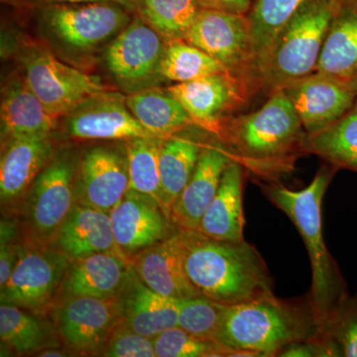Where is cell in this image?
Masks as SVG:
<instances>
[{"instance_id":"9a60e30c","label":"cell","mask_w":357,"mask_h":357,"mask_svg":"<svg viewBox=\"0 0 357 357\" xmlns=\"http://www.w3.org/2000/svg\"><path fill=\"white\" fill-rule=\"evenodd\" d=\"M307 134L328 128L347 114L357 98L347 81L312 73L282 86Z\"/></svg>"},{"instance_id":"484cf974","label":"cell","mask_w":357,"mask_h":357,"mask_svg":"<svg viewBox=\"0 0 357 357\" xmlns=\"http://www.w3.org/2000/svg\"><path fill=\"white\" fill-rule=\"evenodd\" d=\"M314 72L349 81L357 74V0H340Z\"/></svg>"},{"instance_id":"74e56055","label":"cell","mask_w":357,"mask_h":357,"mask_svg":"<svg viewBox=\"0 0 357 357\" xmlns=\"http://www.w3.org/2000/svg\"><path fill=\"white\" fill-rule=\"evenodd\" d=\"M100 356L155 357L153 338L119 325L112 333Z\"/></svg>"},{"instance_id":"4fadbf2b","label":"cell","mask_w":357,"mask_h":357,"mask_svg":"<svg viewBox=\"0 0 357 357\" xmlns=\"http://www.w3.org/2000/svg\"><path fill=\"white\" fill-rule=\"evenodd\" d=\"M199 128L218 137L223 123L232 112L250 98V83L232 73L222 72L169 86Z\"/></svg>"},{"instance_id":"d4e9b609","label":"cell","mask_w":357,"mask_h":357,"mask_svg":"<svg viewBox=\"0 0 357 357\" xmlns=\"http://www.w3.org/2000/svg\"><path fill=\"white\" fill-rule=\"evenodd\" d=\"M244 168L234 160L223 173L217 195L206 208L199 232L217 241L241 243L244 239Z\"/></svg>"},{"instance_id":"ac0fdd59","label":"cell","mask_w":357,"mask_h":357,"mask_svg":"<svg viewBox=\"0 0 357 357\" xmlns=\"http://www.w3.org/2000/svg\"><path fill=\"white\" fill-rule=\"evenodd\" d=\"M234 160L229 148L217 137L204 143L195 172L171 211V220L178 229L198 231L206 208L217 195L223 173Z\"/></svg>"},{"instance_id":"f546056e","label":"cell","mask_w":357,"mask_h":357,"mask_svg":"<svg viewBox=\"0 0 357 357\" xmlns=\"http://www.w3.org/2000/svg\"><path fill=\"white\" fill-rule=\"evenodd\" d=\"M305 154H314L337 169L357 173V100L337 121L314 134H307Z\"/></svg>"},{"instance_id":"8992f818","label":"cell","mask_w":357,"mask_h":357,"mask_svg":"<svg viewBox=\"0 0 357 357\" xmlns=\"http://www.w3.org/2000/svg\"><path fill=\"white\" fill-rule=\"evenodd\" d=\"M340 0H309L293 14L258 70V89L271 93L316 70Z\"/></svg>"},{"instance_id":"277c9868","label":"cell","mask_w":357,"mask_h":357,"mask_svg":"<svg viewBox=\"0 0 357 357\" xmlns=\"http://www.w3.org/2000/svg\"><path fill=\"white\" fill-rule=\"evenodd\" d=\"M337 170L330 164L321 167L311 184L299 191L277 182L260 185L266 198L290 218L304 241L312 264L310 297L321 321L349 297L347 282L328 252L323 234L321 204Z\"/></svg>"},{"instance_id":"1f68e13d","label":"cell","mask_w":357,"mask_h":357,"mask_svg":"<svg viewBox=\"0 0 357 357\" xmlns=\"http://www.w3.org/2000/svg\"><path fill=\"white\" fill-rule=\"evenodd\" d=\"M163 140V138L156 137L128 140L126 155L128 166V190L152 197L164 211L159 171V152Z\"/></svg>"},{"instance_id":"603a6c76","label":"cell","mask_w":357,"mask_h":357,"mask_svg":"<svg viewBox=\"0 0 357 357\" xmlns=\"http://www.w3.org/2000/svg\"><path fill=\"white\" fill-rule=\"evenodd\" d=\"M130 266L128 258L116 251L72 260L61 286L60 295L116 297Z\"/></svg>"},{"instance_id":"bcb514c9","label":"cell","mask_w":357,"mask_h":357,"mask_svg":"<svg viewBox=\"0 0 357 357\" xmlns=\"http://www.w3.org/2000/svg\"><path fill=\"white\" fill-rule=\"evenodd\" d=\"M357 296V295H356Z\"/></svg>"},{"instance_id":"f6af8a7d","label":"cell","mask_w":357,"mask_h":357,"mask_svg":"<svg viewBox=\"0 0 357 357\" xmlns=\"http://www.w3.org/2000/svg\"><path fill=\"white\" fill-rule=\"evenodd\" d=\"M2 2H4V3H8L9 1H11V0H1Z\"/></svg>"},{"instance_id":"836d02e7","label":"cell","mask_w":357,"mask_h":357,"mask_svg":"<svg viewBox=\"0 0 357 357\" xmlns=\"http://www.w3.org/2000/svg\"><path fill=\"white\" fill-rule=\"evenodd\" d=\"M307 1L309 0H255L248 17L255 42L256 82L258 70L277 35Z\"/></svg>"},{"instance_id":"8d00e7d4","label":"cell","mask_w":357,"mask_h":357,"mask_svg":"<svg viewBox=\"0 0 357 357\" xmlns=\"http://www.w3.org/2000/svg\"><path fill=\"white\" fill-rule=\"evenodd\" d=\"M321 331L340 357H357V296L347 297L323 321Z\"/></svg>"},{"instance_id":"4dcf8cb0","label":"cell","mask_w":357,"mask_h":357,"mask_svg":"<svg viewBox=\"0 0 357 357\" xmlns=\"http://www.w3.org/2000/svg\"><path fill=\"white\" fill-rule=\"evenodd\" d=\"M204 8L199 0H136V13L166 41L185 40Z\"/></svg>"},{"instance_id":"9c48e42d","label":"cell","mask_w":357,"mask_h":357,"mask_svg":"<svg viewBox=\"0 0 357 357\" xmlns=\"http://www.w3.org/2000/svg\"><path fill=\"white\" fill-rule=\"evenodd\" d=\"M167 41L146 21L134 14L130 23L103 51L110 76L126 93H136L165 82L161 76Z\"/></svg>"},{"instance_id":"e575fe53","label":"cell","mask_w":357,"mask_h":357,"mask_svg":"<svg viewBox=\"0 0 357 357\" xmlns=\"http://www.w3.org/2000/svg\"><path fill=\"white\" fill-rule=\"evenodd\" d=\"M178 326L195 337L218 342L227 307L199 296L177 300Z\"/></svg>"},{"instance_id":"30bf717a","label":"cell","mask_w":357,"mask_h":357,"mask_svg":"<svg viewBox=\"0 0 357 357\" xmlns=\"http://www.w3.org/2000/svg\"><path fill=\"white\" fill-rule=\"evenodd\" d=\"M49 314L63 344L77 356H100L121 324L116 297L59 295Z\"/></svg>"},{"instance_id":"2e32d148","label":"cell","mask_w":357,"mask_h":357,"mask_svg":"<svg viewBox=\"0 0 357 357\" xmlns=\"http://www.w3.org/2000/svg\"><path fill=\"white\" fill-rule=\"evenodd\" d=\"M116 248L124 257H132L170 236L173 222L152 197L128 190L109 213Z\"/></svg>"},{"instance_id":"6da1fadb","label":"cell","mask_w":357,"mask_h":357,"mask_svg":"<svg viewBox=\"0 0 357 357\" xmlns=\"http://www.w3.org/2000/svg\"><path fill=\"white\" fill-rule=\"evenodd\" d=\"M306 135L287 96L276 89L259 109L227 119L217 138L244 170L267 182H276L305 155Z\"/></svg>"},{"instance_id":"7402d4cb","label":"cell","mask_w":357,"mask_h":357,"mask_svg":"<svg viewBox=\"0 0 357 357\" xmlns=\"http://www.w3.org/2000/svg\"><path fill=\"white\" fill-rule=\"evenodd\" d=\"M0 121L1 144L17 136L52 134L58 124L30 88L22 70L13 73L2 86Z\"/></svg>"},{"instance_id":"3957f363","label":"cell","mask_w":357,"mask_h":357,"mask_svg":"<svg viewBox=\"0 0 357 357\" xmlns=\"http://www.w3.org/2000/svg\"><path fill=\"white\" fill-rule=\"evenodd\" d=\"M323 335L311 297L282 300L274 293L227 307L218 344L234 356L272 357L294 342Z\"/></svg>"},{"instance_id":"d6986e66","label":"cell","mask_w":357,"mask_h":357,"mask_svg":"<svg viewBox=\"0 0 357 357\" xmlns=\"http://www.w3.org/2000/svg\"><path fill=\"white\" fill-rule=\"evenodd\" d=\"M129 262L140 280L164 297L183 300L203 296L185 272L180 229L133 255Z\"/></svg>"},{"instance_id":"8fae6325","label":"cell","mask_w":357,"mask_h":357,"mask_svg":"<svg viewBox=\"0 0 357 357\" xmlns=\"http://www.w3.org/2000/svg\"><path fill=\"white\" fill-rule=\"evenodd\" d=\"M258 89L255 42L248 14L202 8L185 38Z\"/></svg>"},{"instance_id":"ffe728a7","label":"cell","mask_w":357,"mask_h":357,"mask_svg":"<svg viewBox=\"0 0 357 357\" xmlns=\"http://www.w3.org/2000/svg\"><path fill=\"white\" fill-rule=\"evenodd\" d=\"M56 154L52 134L14 137L1 144L0 198L8 204L29 190Z\"/></svg>"},{"instance_id":"7bdbcfd3","label":"cell","mask_w":357,"mask_h":357,"mask_svg":"<svg viewBox=\"0 0 357 357\" xmlns=\"http://www.w3.org/2000/svg\"><path fill=\"white\" fill-rule=\"evenodd\" d=\"M70 356V351H61L57 347H48V349H45L36 354V356L40 357H64Z\"/></svg>"},{"instance_id":"44dd1931","label":"cell","mask_w":357,"mask_h":357,"mask_svg":"<svg viewBox=\"0 0 357 357\" xmlns=\"http://www.w3.org/2000/svg\"><path fill=\"white\" fill-rule=\"evenodd\" d=\"M116 298L121 325L134 332L154 338L160 333L178 326L177 300L164 297L148 287L132 266Z\"/></svg>"},{"instance_id":"ee69618b","label":"cell","mask_w":357,"mask_h":357,"mask_svg":"<svg viewBox=\"0 0 357 357\" xmlns=\"http://www.w3.org/2000/svg\"><path fill=\"white\" fill-rule=\"evenodd\" d=\"M347 83H349L354 93H356L357 98V74L356 76L351 77V79L347 81Z\"/></svg>"},{"instance_id":"7c38bea8","label":"cell","mask_w":357,"mask_h":357,"mask_svg":"<svg viewBox=\"0 0 357 357\" xmlns=\"http://www.w3.org/2000/svg\"><path fill=\"white\" fill-rule=\"evenodd\" d=\"M72 260L52 246L21 245L20 259L4 287L1 304L14 305L44 316L58 296Z\"/></svg>"},{"instance_id":"5b68a950","label":"cell","mask_w":357,"mask_h":357,"mask_svg":"<svg viewBox=\"0 0 357 357\" xmlns=\"http://www.w3.org/2000/svg\"><path fill=\"white\" fill-rule=\"evenodd\" d=\"M31 10L45 46L68 64L83 70L130 23L134 14L114 2L51 3Z\"/></svg>"},{"instance_id":"f1b7e54d","label":"cell","mask_w":357,"mask_h":357,"mask_svg":"<svg viewBox=\"0 0 357 357\" xmlns=\"http://www.w3.org/2000/svg\"><path fill=\"white\" fill-rule=\"evenodd\" d=\"M57 331L43 316L14 305L0 306V337L17 356H36L48 347H58Z\"/></svg>"},{"instance_id":"b9f144b4","label":"cell","mask_w":357,"mask_h":357,"mask_svg":"<svg viewBox=\"0 0 357 357\" xmlns=\"http://www.w3.org/2000/svg\"><path fill=\"white\" fill-rule=\"evenodd\" d=\"M204 8L218 9L227 13L248 14L255 0H199Z\"/></svg>"},{"instance_id":"e0dca14e","label":"cell","mask_w":357,"mask_h":357,"mask_svg":"<svg viewBox=\"0 0 357 357\" xmlns=\"http://www.w3.org/2000/svg\"><path fill=\"white\" fill-rule=\"evenodd\" d=\"M128 159L116 150L96 146L86 150L77 163L76 203L110 213L128 191Z\"/></svg>"},{"instance_id":"52a82bcc","label":"cell","mask_w":357,"mask_h":357,"mask_svg":"<svg viewBox=\"0 0 357 357\" xmlns=\"http://www.w3.org/2000/svg\"><path fill=\"white\" fill-rule=\"evenodd\" d=\"M79 158L72 150L56 152L28 190L23 206L26 244L50 246L76 203Z\"/></svg>"},{"instance_id":"7a4b0ae2","label":"cell","mask_w":357,"mask_h":357,"mask_svg":"<svg viewBox=\"0 0 357 357\" xmlns=\"http://www.w3.org/2000/svg\"><path fill=\"white\" fill-rule=\"evenodd\" d=\"M180 230L185 272L204 297L229 307L273 293L266 263L252 244Z\"/></svg>"},{"instance_id":"f35d334b","label":"cell","mask_w":357,"mask_h":357,"mask_svg":"<svg viewBox=\"0 0 357 357\" xmlns=\"http://www.w3.org/2000/svg\"><path fill=\"white\" fill-rule=\"evenodd\" d=\"M17 225L13 220H1L0 227V288L4 287L20 259L21 244L16 243Z\"/></svg>"},{"instance_id":"d6a6232c","label":"cell","mask_w":357,"mask_h":357,"mask_svg":"<svg viewBox=\"0 0 357 357\" xmlns=\"http://www.w3.org/2000/svg\"><path fill=\"white\" fill-rule=\"evenodd\" d=\"M227 70H229L222 63L185 40L167 41L160 67L164 81L176 84L187 83Z\"/></svg>"},{"instance_id":"5bb4252c","label":"cell","mask_w":357,"mask_h":357,"mask_svg":"<svg viewBox=\"0 0 357 357\" xmlns=\"http://www.w3.org/2000/svg\"><path fill=\"white\" fill-rule=\"evenodd\" d=\"M59 121L66 135L75 140L160 138L134 117L126 96L109 89L84 100Z\"/></svg>"},{"instance_id":"60d3db41","label":"cell","mask_w":357,"mask_h":357,"mask_svg":"<svg viewBox=\"0 0 357 357\" xmlns=\"http://www.w3.org/2000/svg\"><path fill=\"white\" fill-rule=\"evenodd\" d=\"M91 2H114L136 13V0H11L8 4L16 8H25V7L42 6V4L91 3Z\"/></svg>"},{"instance_id":"d590c367","label":"cell","mask_w":357,"mask_h":357,"mask_svg":"<svg viewBox=\"0 0 357 357\" xmlns=\"http://www.w3.org/2000/svg\"><path fill=\"white\" fill-rule=\"evenodd\" d=\"M153 344L156 357L234 356L231 349L195 337L178 326L160 333Z\"/></svg>"},{"instance_id":"ba28073f","label":"cell","mask_w":357,"mask_h":357,"mask_svg":"<svg viewBox=\"0 0 357 357\" xmlns=\"http://www.w3.org/2000/svg\"><path fill=\"white\" fill-rule=\"evenodd\" d=\"M17 59L30 88L58 121L84 100L107 91L98 77L61 60L44 44L23 45Z\"/></svg>"},{"instance_id":"83f0119b","label":"cell","mask_w":357,"mask_h":357,"mask_svg":"<svg viewBox=\"0 0 357 357\" xmlns=\"http://www.w3.org/2000/svg\"><path fill=\"white\" fill-rule=\"evenodd\" d=\"M126 103L134 117L145 128L164 139L196 126L168 89L153 86L136 91L126 96Z\"/></svg>"},{"instance_id":"ab89813d","label":"cell","mask_w":357,"mask_h":357,"mask_svg":"<svg viewBox=\"0 0 357 357\" xmlns=\"http://www.w3.org/2000/svg\"><path fill=\"white\" fill-rule=\"evenodd\" d=\"M280 357H340V351L333 342L325 335L294 342L282 349Z\"/></svg>"},{"instance_id":"cb8c5ba5","label":"cell","mask_w":357,"mask_h":357,"mask_svg":"<svg viewBox=\"0 0 357 357\" xmlns=\"http://www.w3.org/2000/svg\"><path fill=\"white\" fill-rule=\"evenodd\" d=\"M50 246L70 260L107 251L119 252L109 213L77 203H75Z\"/></svg>"},{"instance_id":"4316f807","label":"cell","mask_w":357,"mask_h":357,"mask_svg":"<svg viewBox=\"0 0 357 357\" xmlns=\"http://www.w3.org/2000/svg\"><path fill=\"white\" fill-rule=\"evenodd\" d=\"M188 129L165 138L160 148L159 171L164 211L170 220L173 204L194 174L204 145L197 136L185 132Z\"/></svg>"}]
</instances>
